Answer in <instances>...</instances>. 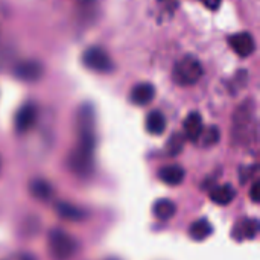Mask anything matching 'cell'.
Returning <instances> with one entry per match:
<instances>
[{
	"mask_svg": "<svg viewBox=\"0 0 260 260\" xmlns=\"http://www.w3.org/2000/svg\"><path fill=\"white\" fill-rule=\"evenodd\" d=\"M79 120V143L69 157V166L76 175L84 178L93 172V155L96 146L93 111L84 108Z\"/></svg>",
	"mask_w": 260,
	"mask_h": 260,
	"instance_id": "6da1fadb",
	"label": "cell"
},
{
	"mask_svg": "<svg viewBox=\"0 0 260 260\" xmlns=\"http://www.w3.org/2000/svg\"><path fill=\"white\" fill-rule=\"evenodd\" d=\"M47 244L52 257L56 260H69L78 250V242L61 229H53L49 232Z\"/></svg>",
	"mask_w": 260,
	"mask_h": 260,
	"instance_id": "7a4b0ae2",
	"label": "cell"
},
{
	"mask_svg": "<svg viewBox=\"0 0 260 260\" xmlns=\"http://www.w3.org/2000/svg\"><path fill=\"white\" fill-rule=\"evenodd\" d=\"M203 76V66L193 55L183 56L174 67V81L178 85H193Z\"/></svg>",
	"mask_w": 260,
	"mask_h": 260,
	"instance_id": "3957f363",
	"label": "cell"
},
{
	"mask_svg": "<svg viewBox=\"0 0 260 260\" xmlns=\"http://www.w3.org/2000/svg\"><path fill=\"white\" fill-rule=\"evenodd\" d=\"M254 102L245 101L236 111L233 119V136L238 142H247L251 136V125L254 122Z\"/></svg>",
	"mask_w": 260,
	"mask_h": 260,
	"instance_id": "277c9868",
	"label": "cell"
},
{
	"mask_svg": "<svg viewBox=\"0 0 260 260\" xmlns=\"http://www.w3.org/2000/svg\"><path fill=\"white\" fill-rule=\"evenodd\" d=\"M82 62L87 69L99 72V73H108L114 69V64L110 55L102 47H98V46L85 49V52L82 53Z\"/></svg>",
	"mask_w": 260,
	"mask_h": 260,
	"instance_id": "5b68a950",
	"label": "cell"
},
{
	"mask_svg": "<svg viewBox=\"0 0 260 260\" xmlns=\"http://www.w3.org/2000/svg\"><path fill=\"white\" fill-rule=\"evenodd\" d=\"M229 44L232 50L242 58L253 55V52L256 50V41L250 32H238V34L230 35Z\"/></svg>",
	"mask_w": 260,
	"mask_h": 260,
	"instance_id": "8992f818",
	"label": "cell"
},
{
	"mask_svg": "<svg viewBox=\"0 0 260 260\" xmlns=\"http://www.w3.org/2000/svg\"><path fill=\"white\" fill-rule=\"evenodd\" d=\"M37 116H38V108H37V105H35L34 102H27V104L21 105L20 110H18L17 114H15V120H14L15 129H17L20 134L29 131V129L35 125Z\"/></svg>",
	"mask_w": 260,
	"mask_h": 260,
	"instance_id": "52a82bcc",
	"label": "cell"
},
{
	"mask_svg": "<svg viewBox=\"0 0 260 260\" xmlns=\"http://www.w3.org/2000/svg\"><path fill=\"white\" fill-rule=\"evenodd\" d=\"M14 75L20 81L35 82L43 76V66L35 59H26V61L18 62L14 67Z\"/></svg>",
	"mask_w": 260,
	"mask_h": 260,
	"instance_id": "ba28073f",
	"label": "cell"
},
{
	"mask_svg": "<svg viewBox=\"0 0 260 260\" xmlns=\"http://www.w3.org/2000/svg\"><path fill=\"white\" fill-rule=\"evenodd\" d=\"M183 128H184V137L189 140V142H198L201 134H203V117L200 113L197 111H192L186 119H184V123H183Z\"/></svg>",
	"mask_w": 260,
	"mask_h": 260,
	"instance_id": "9c48e42d",
	"label": "cell"
},
{
	"mask_svg": "<svg viewBox=\"0 0 260 260\" xmlns=\"http://www.w3.org/2000/svg\"><path fill=\"white\" fill-rule=\"evenodd\" d=\"M155 96V87L149 82H140L136 84L129 93V99L134 105H148L149 102H152Z\"/></svg>",
	"mask_w": 260,
	"mask_h": 260,
	"instance_id": "30bf717a",
	"label": "cell"
},
{
	"mask_svg": "<svg viewBox=\"0 0 260 260\" xmlns=\"http://www.w3.org/2000/svg\"><path fill=\"white\" fill-rule=\"evenodd\" d=\"M158 178L168 186H180L186 178V171L178 165H168L158 171Z\"/></svg>",
	"mask_w": 260,
	"mask_h": 260,
	"instance_id": "8fae6325",
	"label": "cell"
},
{
	"mask_svg": "<svg viewBox=\"0 0 260 260\" xmlns=\"http://www.w3.org/2000/svg\"><path fill=\"white\" fill-rule=\"evenodd\" d=\"M210 200L218 206H229L236 198V189L232 184H222L216 186L209 193Z\"/></svg>",
	"mask_w": 260,
	"mask_h": 260,
	"instance_id": "7c38bea8",
	"label": "cell"
},
{
	"mask_svg": "<svg viewBox=\"0 0 260 260\" xmlns=\"http://www.w3.org/2000/svg\"><path fill=\"white\" fill-rule=\"evenodd\" d=\"M152 212H154V216L160 221H168L171 218H174L175 212H177V206L174 201L168 200V198H163V200H158L155 201V204L152 206Z\"/></svg>",
	"mask_w": 260,
	"mask_h": 260,
	"instance_id": "4fadbf2b",
	"label": "cell"
},
{
	"mask_svg": "<svg viewBox=\"0 0 260 260\" xmlns=\"http://www.w3.org/2000/svg\"><path fill=\"white\" fill-rule=\"evenodd\" d=\"M166 129V117L163 113L154 110L146 116V131L152 136H160Z\"/></svg>",
	"mask_w": 260,
	"mask_h": 260,
	"instance_id": "5bb4252c",
	"label": "cell"
},
{
	"mask_svg": "<svg viewBox=\"0 0 260 260\" xmlns=\"http://www.w3.org/2000/svg\"><path fill=\"white\" fill-rule=\"evenodd\" d=\"M56 213L59 215V218L66 219V221H81L85 218V212L70 203H58L56 204Z\"/></svg>",
	"mask_w": 260,
	"mask_h": 260,
	"instance_id": "9a60e30c",
	"label": "cell"
},
{
	"mask_svg": "<svg viewBox=\"0 0 260 260\" xmlns=\"http://www.w3.org/2000/svg\"><path fill=\"white\" fill-rule=\"evenodd\" d=\"M29 190L32 193L34 198L40 200V201H47L52 198V193H53V189L52 186L43 180V178H35L30 181V186H29Z\"/></svg>",
	"mask_w": 260,
	"mask_h": 260,
	"instance_id": "2e32d148",
	"label": "cell"
},
{
	"mask_svg": "<svg viewBox=\"0 0 260 260\" xmlns=\"http://www.w3.org/2000/svg\"><path fill=\"white\" fill-rule=\"evenodd\" d=\"M212 233H213V227H212V224H210L206 218H201V219L195 221V222L189 227V236H190L193 241H204V239H207Z\"/></svg>",
	"mask_w": 260,
	"mask_h": 260,
	"instance_id": "e0dca14e",
	"label": "cell"
},
{
	"mask_svg": "<svg viewBox=\"0 0 260 260\" xmlns=\"http://www.w3.org/2000/svg\"><path fill=\"white\" fill-rule=\"evenodd\" d=\"M157 6H158V14H160V21H166L171 20L174 12L178 8V0H157Z\"/></svg>",
	"mask_w": 260,
	"mask_h": 260,
	"instance_id": "ac0fdd59",
	"label": "cell"
},
{
	"mask_svg": "<svg viewBox=\"0 0 260 260\" xmlns=\"http://www.w3.org/2000/svg\"><path fill=\"white\" fill-rule=\"evenodd\" d=\"M201 142H203V146L204 148H210V146H215L219 139H221V133H219V128L212 125L206 129H203V134H201Z\"/></svg>",
	"mask_w": 260,
	"mask_h": 260,
	"instance_id": "d6986e66",
	"label": "cell"
},
{
	"mask_svg": "<svg viewBox=\"0 0 260 260\" xmlns=\"http://www.w3.org/2000/svg\"><path fill=\"white\" fill-rule=\"evenodd\" d=\"M184 142H186V137H184L183 134H180V133L172 134L171 139L168 140V146H166L168 154H169L171 157L178 155V154L183 151V148H184Z\"/></svg>",
	"mask_w": 260,
	"mask_h": 260,
	"instance_id": "ffe728a7",
	"label": "cell"
},
{
	"mask_svg": "<svg viewBox=\"0 0 260 260\" xmlns=\"http://www.w3.org/2000/svg\"><path fill=\"white\" fill-rule=\"evenodd\" d=\"M241 229H242L244 238L254 239L256 235L259 233V222H257V219H245L244 224L241 225Z\"/></svg>",
	"mask_w": 260,
	"mask_h": 260,
	"instance_id": "44dd1931",
	"label": "cell"
},
{
	"mask_svg": "<svg viewBox=\"0 0 260 260\" xmlns=\"http://www.w3.org/2000/svg\"><path fill=\"white\" fill-rule=\"evenodd\" d=\"M250 198H251V201L253 203H259L260 197H259V183L256 181V183H253V186H251V190H250Z\"/></svg>",
	"mask_w": 260,
	"mask_h": 260,
	"instance_id": "7402d4cb",
	"label": "cell"
},
{
	"mask_svg": "<svg viewBox=\"0 0 260 260\" xmlns=\"http://www.w3.org/2000/svg\"><path fill=\"white\" fill-rule=\"evenodd\" d=\"M204 2V5L207 6V8H210V9H216L219 5H221V2L222 0H203Z\"/></svg>",
	"mask_w": 260,
	"mask_h": 260,
	"instance_id": "603a6c76",
	"label": "cell"
},
{
	"mask_svg": "<svg viewBox=\"0 0 260 260\" xmlns=\"http://www.w3.org/2000/svg\"><path fill=\"white\" fill-rule=\"evenodd\" d=\"M23 260H32V259H29V257H24V259Z\"/></svg>",
	"mask_w": 260,
	"mask_h": 260,
	"instance_id": "cb8c5ba5",
	"label": "cell"
},
{
	"mask_svg": "<svg viewBox=\"0 0 260 260\" xmlns=\"http://www.w3.org/2000/svg\"><path fill=\"white\" fill-rule=\"evenodd\" d=\"M108 260H117V259H108Z\"/></svg>",
	"mask_w": 260,
	"mask_h": 260,
	"instance_id": "d4e9b609",
	"label": "cell"
}]
</instances>
